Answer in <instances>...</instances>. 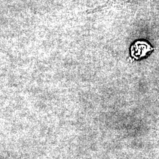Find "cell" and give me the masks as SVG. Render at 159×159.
I'll list each match as a JSON object with an SVG mask.
<instances>
[{"label": "cell", "instance_id": "1", "mask_svg": "<svg viewBox=\"0 0 159 159\" xmlns=\"http://www.w3.org/2000/svg\"><path fill=\"white\" fill-rule=\"evenodd\" d=\"M153 50V48L146 41H137L131 47V56L134 59L139 60L145 57L148 53Z\"/></svg>", "mask_w": 159, "mask_h": 159}]
</instances>
